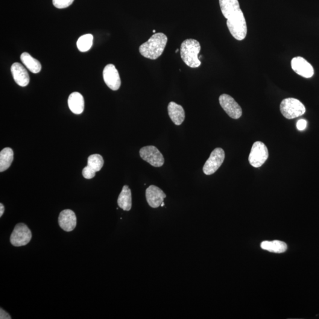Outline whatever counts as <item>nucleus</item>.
<instances>
[{
    "label": "nucleus",
    "mask_w": 319,
    "mask_h": 319,
    "mask_svg": "<svg viewBox=\"0 0 319 319\" xmlns=\"http://www.w3.org/2000/svg\"><path fill=\"white\" fill-rule=\"evenodd\" d=\"M221 10L232 36L237 40H242L247 34L246 20L238 0H219Z\"/></svg>",
    "instance_id": "obj_1"
},
{
    "label": "nucleus",
    "mask_w": 319,
    "mask_h": 319,
    "mask_svg": "<svg viewBox=\"0 0 319 319\" xmlns=\"http://www.w3.org/2000/svg\"><path fill=\"white\" fill-rule=\"evenodd\" d=\"M168 37L162 33H156L147 42L140 46L139 51L143 57L149 59L156 60L165 51Z\"/></svg>",
    "instance_id": "obj_2"
},
{
    "label": "nucleus",
    "mask_w": 319,
    "mask_h": 319,
    "mask_svg": "<svg viewBox=\"0 0 319 319\" xmlns=\"http://www.w3.org/2000/svg\"><path fill=\"white\" fill-rule=\"evenodd\" d=\"M201 50L200 42L195 39H187L181 43L180 56L186 65L192 68H197L201 65L198 56Z\"/></svg>",
    "instance_id": "obj_3"
},
{
    "label": "nucleus",
    "mask_w": 319,
    "mask_h": 319,
    "mask_svg": "<svg viewBox=\"0 0 319 319\" xmlns=\"http://www.w3.org/2000/svg\"><path fill=\"white\" fill-rule=\"evenodd\" d=\"M280 108L282 115L289 119L303 116L306 112L304 105L299 100L293 98L283 99Z\"/></svg>",
    "instance_id": "obj_4"
},
{
    "label": "nucleus",
    "mask_w": 319,
    "mask_h": 319,
    "mask_svg": "<svg viewBox=\"0 0 319 319\" xmlns=\"http://www.w3.org/2000/svg\"><path fill=\"white\" fill-rule=\"evenodd\" d=\"M268 156V150L266 145L262 142H257L252 147L248 158L249 163L254 168H259L264 165Z\"/></svg>",
    "instance_id": "obj_5"
},
{
    "label": "nucleus",
    "mask_w": 319,
    "mask_h": 319,
    "mask_svg": "<svg viewBox=\"0 0 319 319\" xmlns=\"http://www.w3.org/2000/svg\"><path fill=\"white\" fill-rule=\"evenodd\" d=\"M32 234L27 225L19 223L16 225L10 236V242L14 247H22L31 241Z\"/></svg>",
    "instance_id": "obj_6"
},
{
    "label": "nucleus",
    "mask_w": 319,
    "mask_h": 319,
    "mask_svg": "<svg viewBox=\"0 0 319 319\" xmlns=\"http://www.w3.org/2000/svg\"><path fill=\"white\" fill-rule=\"evenodd\" d=\"M140 157L155 168H160L165 163L163 154L156 147L153 145L145 146L140 149Z\"/></svg>",
    "instance_id": "obj_7"
},
{
    "label": "nucleus",
    "mask_w": 319,
    "mask_h": 319,
    "mask_svg": "<svg viewBox=\"0 0 319 319\" xmlns=\"http://www.w3.org/2000/svg\"><path fill=\"white\" fill-rule=\"evenodd\" d=\"M225 154L223 149L216 148L213 150L203 168V171L206 175H211L218 171L224 163Z\"/></svg>",
    "instance_id": "obj_8"
},
{
    "label": "nucleus",
    "mask_w": 319,
    "mask_h": 319,
    "mask_svg": "<svg viewBox=\"0 0 319 319\" xmlns=\"http://www.w3.org/2000/svg\"><path fill=\"white\" fill-rule=\"evenodd\" d=\"M219 101L222 108L231 118L236 119L242 116V108L232 96L222 94L219 96Z\"/></svg>",
    "instance_id": "obj_9"
},
{
    "label": "nucleus",
    "mask_w": 319,
    "mask_h": 319,
    "mask_svg": "<svg viewBox=\"0 0 319 319\" xmlns=\"http://www.w3.org/2000/svg\"><path fill=\"white\" fill-rule=\"evenodd\" d=\"M103 78L105 84L113 90H117L121 87V81L118 71L113 64H108L105 67Z\"/></svg>",
    "instance_id": "obj_10"
},
{
    "label": "nucleus",
    "mask_w": 319,
    "mask_h": 319,
    "mask_svg": "<svg viewBox=\"0 0 319 319\" xmlns=\"http://www.w3.org/2000/svg\"><path fill=\"white\" fill-rule=\"evenodd\" d=\"M291 65L292 70L301 77L310 78L314 75V69L312 65L302 57H298L292 58Z\"/></svg>",
    "instance_id": "obj_11"
},
{
    "label": "nucleus",
    "mask_w": 319,
    "mask_h": 319,
    "mask_svg": "<svg viewBox=\"0 0 319 319\" xmlns=\"http://www.w3.org/2000/svg\"><path fill=\"white\" fill-rule=\"evenodd\" d=\"M145 197L149 206L153 208H157L161 206L166 195L159 187L151 185L146 189Z\"/></svg>",
    "instance_id": "obj_12"
},
{
    "label": "nucleus",
    "mask_w": 319,
    "mask_h": 319,
    "mask_svg": "<svg viewBox=\"0 0 319 319\" xmlns=\"http://www.w3.org/2000/svg\"><path fill=\"white\" fill-rule=\"evenodd\" d=\"M58 222L61 229L66 232H71L77 227V216L72 210H63L58 216Z\"/></svg>",
    "instance_id": "obj_13"
},
{
    "label": "nucleus",
    "mask_w": 319,
    "mask_h": 319,
    "mask_svg": "<svg viewBox=\"0 0 319 319\" xmlns=\"http://www.w3.org/2000/svg\"><path fill=\"white\" fill-rule=\"evenodd\" d=\"M11 74H12L14 80L19 86L25 87L28 86L30 82V77L27 70L22 64L14 63L11 66Z\"/></svg>",
    "instance_id": "obj_14"
},
{
    "label": "nucleus",
    "mask_w": 319,
    "mask_h": 319,
    "mask_svg": "<svg viewBox=\"0 0 319 319\" xmlns=\"http://www.w3.org/2000/svg\"><path fill=\"white\" fill-rule=\"evenodd\" d=\"M168 108L170 118L174 124L176 125L182 124L185 119V112L183 108L174 102H171Z\"/></svg>",
    "instance_id": "obj_15"
},
{
    "label": "nucleus",
    "mask_w": 319,
    "mask_h": 319,
    "mask_svg": "<svg viewBox=\"0 0 319 319\" xmlns=\"http://www.w3.org/2000/svg\"><path fill=\"white\" fill-rule=\"evenodd\" d=\"M68 106L69 109L75 114L83 113L85 107L83 96L77 92L72 93L69 96Z\"/></svg>",
    "instance_id": "obj_16"
},
{
    "label": "nucleus",
    "mask_w": 319,
    "mask_h": 319,
    "mask_svg": "<svg viewBox=\"0 0 319 319\" xmlns=\"http://www.w3.org/2000/svg\"><path fill=\"white\" fill-rule=\"evenodd\" d=\"M120 208L129 211L132 207V197H131V191L127 185L122 187V191L120 193L118 201H117Z\"/></svg>",
    "instance_id": "obj_17"
},
{
    "label": "nucleus",
    "mask_w": 319,
    "mask_h": 319,
    "mask_svg": "<svg viewBox=\"0 0 319 319\" xmlns=\"http://www.w3.org/2000/svg\"><path fill=\"white\" fill-rule=\"evenodd\" d=\"M22 63L29 71L33 74H37L41 71L42 65L39 60L31 57L27 52L23 53L20 57Z\"/></svg>",
    "instance_id": "obj_18"
},
{
    "label": "nucleus",
    "mask_w": 319,
    "mask_h": 319,
    "mask_svg": "<svg viewBox=\"0 0 319 319\" xmlns=\"http://www.w3.org/2000/svg\"><path fill=\"white\" fill-rule=\"evenodd\" d=\"M262 250L274 253H283L288 250V245L285 242L278 240L273 241H263L261 244Z\"/></svg>",
    "instance_id": "obj_19"
},
{
    "label": "nucleus",
    "mask_w": 319,
    "mask_h": 319,
    "mask_svg": "<svg viewBox=\"0 0 319 319\" xmlns=\"http://www.w3.org/2000/svg\"><path fill=\"white\" fill-rule=\"evenodd\" d=\"M14 159L12 149L5 148L0 152V172H2L10 168Z\"/></svg>",
    "instance_id": "obj_20"
},
{
    "label": "nucleus",
    "mask_w": 319,
    "mask_h": 319,
    "mask_svg": "<svg viewBox=\"0 0 319 319\" xmlns=\"http://www.w3.org/2000/svg\"><path fill=\"white\" fill-rule=\"evenodd\" d=\"M93 37L92 34L83 35L77 41V48L82 52L88 51L93 45Z\"/></svg>",
    "instance_id": "obj_21"
},
{
    "label": "nucleus",
    "mask_w": 319,
    "mask_h": 319,
    "mask_svg": "<svg viewBox=\"0 0 319 319\" xmlns=\"http://www.w3.org/2000/svg\"><path fill=\"white\" fill-rule=\"evenodd\" d=\"M104 161L100 154L90 155L87 159V165L96 172L100 171L103 167Z\"/></svg>",
    "instance_id": "obj_22"
},
{
    "label": "nucleus",
    "mask_w": 319,
    "mask_h": 319,
    "mask_svg": "<svg viewBox=\"0 0 319 319\" xmlns=\"http://www.w3.org/2000/svg\"><path fill=\"white\" fill-rule=\"evenodd\" d=\"M74 0H53V4L55 7L62 9L70 6Z\"/></svg>",
    "instance_id": "obj_23"
},
{
    "label": "nucleus",
    "mask_w": 319,
    "mask_h": 319,
    "mask_svg": "<svg viewBox=\"0 0 319 319\" xmlns=\"http://www.w3.org/2000/svg\"><path fill=\"white\" fill-rule=\"evenodd\" d=\"M96 172L93 171V170L90 168L88 166H87L83 169V176L87 178V179H91V178L94 177L96 174Z\"/></svg>",
    "instance_id": "obj_24"
},
{
    "label": "nucleus",
    "mask_w": 319,
    "mask_h": 319,
    "mask_svg": "<svg viewBox=\"0 0 319 319\" xmlns=\"http://www.w3.org/2000/svg\"><path fill=\"white\" fill-rule=\"evenodd\" d=\"M307 122L305 119L298 120L297 123V128L299 131H303L306 129Z\"/></svg>",
    "instance_id": "obj_25"
},
{
    "label": "nucleus",
    "mask_w": 319,
    "mask_h": 319,
    "mask_svg": "<svg viewBox=\"0 0 319 319\" xmlns=\"http://www.w3.org/2000/svg\"><path fill=\"white\" fill-rule=\"evenodd\" d=\"M0 319H11V316L2 308L0 309Z\"/></svg>",
    "instance_id": "obj_26"
},
{
    "label": "nucleus",
    "mask_w": 319,
    "mask_h": 319,
    "mask_svg": "<svg viewBox=\"0 0 319 319\" xmlns=\"http://www.w3.org/2000/svg\"><path fill=\"white\" fill-rule=\"evenodd\" d=\"M4 206L2 203H0V217H1L4 212Z\"/></svg>",
    "instance_id": "obj_27"
},
{
    "label": "nucleus",
    "mask_w": 319,
    "mask_h": 319,
    "mask_svg": "<svg viewBox=\"0 0 319 319\" xmlns=\"http://www.w3.org/2000/svg\"><path fill=\"white\" fill-rule=\"evenodd\" d=\"M164 206H165V203H163L162 204H161V206L163 207Z\"/></svg>",
    "instance_id": "obj_28"
},
{
    "label": "nucleus",
    "mask_w": 319,
    "mask_h": 319,
    "mask_svg": "<svg viewBox=\"0 0 319 319\" xmlns=\"http://www.w3.org/2000/svg\"><path fill=\"white\" fill-rule=\"evenodd\" d=\"M178 51H179V50H178V49H177L176 50H175V53H177V52H178Z\"/></svg>",
    "instance_id": "obj_29"
},
{
    "label": "nucleus",
    "mask_w": 319,
    "mask_h": 319,
    "mask_svg": "<svg viewBox=\"0 0 319 319\" xmlns=\"http://www.w3.org/2000/svg\"><path fill=\"white\" fill-rule=\"evenodd\" d=\"M153 32L154 33H156V30H153Z\"/></svg>",
    "instance_id": "obj_30"
}]
</instances>
